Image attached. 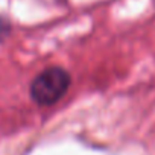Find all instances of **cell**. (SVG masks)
Instances as JSON below:
<instances>
[{"label": "cell", "instance_id": "obj_1", "mask_svg": "<svg viewBox=\"0 0 155 155\" xmlns=\"http://www.w3.org/2000/svg\"><path fill=\"white\" fill-rule=\"evenodd\" d=\"M70 87V74L61 67H49L31 84V96L38 105L58 102Z\"/></svg>", "mask_w": 155, "mask_h": 155}]
</instances>
